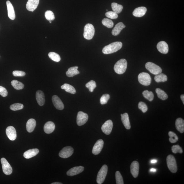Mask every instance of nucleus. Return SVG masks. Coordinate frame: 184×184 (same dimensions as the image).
<instances>
[{
    "instance_id": "1",
    "label": "nucleus",
    "mask_w": 184,
    "mask_h": 184,
    "mask_svg": "<svg viewBox=\"0 0 184 184\" xmlns=\"http://www.w3.org/2000/svg\"><path fill=\"white\" fill-rule=\"evenodd\" d=\"M122 43L120 42H115L106 46L102 50V52L105 54L116 52L122 47Z\"/></svg>"
},
{
    "instance_id": "2",
    "label": "nucleus",
    "mask_w": 184,
    "mask_h": 184,
    "mask_svg": "<svg viewBox=\"0 0 184 184\" xmlns=\"http://www.w3.org/2000/svg\"><path fill=\"white\" fill-rule=\"evenodd\" d=\"M127 61L124 59H120L115 65L114 70L116 73L119 74H124L127 70Z\"/></svg>"
},
{
    "instance_id": "3",
    "label": "nucleus",
    "mask_w": 184,
    "mask_h": 184,
    "mask_svg": "<svg viewBox=\"0 0 184 184\" xmlns=\"http://www.w3.org/2000/svg\"><path fill=\"white\" fill-rule=\"evenodd\" d=\"M95 29L92 24H87L85 26L84 32V37L86 39L90 40L92 39L94 36Z\"/></svg>"
},
{
    "instance_id": "4",
    "label": "nucleus",
    "mask_w": 184,
    "mask_h": 184,
    "mask_svg": "<svg viewBox=\"0 0 184 184\" xmlns=\"http://www.w3.org/2000/svg\"><path fill=\"white\" fill-rule=\"evenodd\" d=\"M166 162L168 168L171 172L174 173L177 172V165L175 158L173 155H168L167 157Z\"/></svg>"
},
{
    "instance_id": "5",
    "label": "nucleus",
    "mask_w": 184,
    "mask_h": 184,
    "mask_svg": "<svg viewBox=\"0 0 184 184\" xmlns=\"http://www.w3.org/2000/svg\"><path fill=\"white\" fill-rule=\"evenodd\" d=\"M138 78L139 83L144 86H149L151 83V77L148 73L142 72L139 74Z\"/></svg>"
},
{
    "instance_id": "6",
    "label": "nucleus",
    "mask_w": 184,
    "mask_h": 184,
    "mask_svg": "<svg viewBox=\"0 0 184 184\" xmlns=\"http://www.w3.org/2000/svg\"><path fill=\"white\" fill-rule=\"evenodd\" d=\"M108 172V167L106 165L102 166L98 172L96 178V182L98 184L103 183L105 180Z\"/></svg>"
},
{
    "instance_id": "7",
    "label": "nucleus",
    "mask_w": 184,
    "mask_h": 184,
    "mask_svg": "<svg viewBox=\"0 0 184 184\" xmlns=\"http://www.w3.org/2000/svg\"><path fill=\"white\" fill-rule=\"evenodd\" d=\"M145 67L150 73L154 75H158L162 72V70L159 66L152 62L147 63L145 65Z\"/></svg>"
},
{
    "instance_id": "8",
    "label": "nucleus",
    "mask_w": 184,
    "mask_h": 184,
    "mask_svg": "<svg viewBox=\"0 0 184 184\" xmlns=\"http://www.w3.org/2000/svg\"><path fill=\"white\" fill-rule=\"evenodd\" d=\"M74 149L71 146H67L62 149L59 153V156L62 158H67L73 154Z\"/></svg>"
},
{
    "instance_id": "9",
    "label": "nucleus",
    "mask_w": 184,
    "mask_h": 184,
    "mask_svg": "<svg viewBox=\"0 0 184 184\" xmlns=\"http://www.w3.org/2000/svg\"><path fill=\"white\" fill-rule=\"evenodd\" d=\"M1 162L3 173L7 175H10L12 174L13 171L12 168L6 159L5 158H2Z\"/></svg>"
},
{
    "instance_id": "10",
    "label": "nucleus",
    "mask_w": 184,
    "mask_h": 184,
    "mask_svg": "<svg viewBox=\"0 0 184 184\" xmlns=\"http://www.w3.org/2000/svg\"><path fill=\"white\" fill-rule=\"evenodd\" d=\"M88 115L86 113H84L83 111H79L78 113L77 118V125L79 126L84 125L88 121Z\"/></svg>"
},
{
    "instance_id": "11",
    "label": "nucleus",
    "mask_w": 184,
    "mask_h": 184,
    "mask_svg": "<svg viewBox=\"0 0 184 184\" xmlns=\"http://www.w3.org/2000/svg\"><path fill=\"white\" fill-rule=\"evenodd\" d=\"M113 128V123L111 120L107 121L102 126L101 129L102 132L105 134H110Z\"/></svg>"
},
{
    "instance_id": "12",
    "label": "nucleus",
    "mask_w": 184,
    "mask_h": 184,
    "mask_svg": "<svg viewBox=\"0 0 184 184\" xmlns=\"http://www.w3.org/2000/svg\"><path fill=\"white\" fill-rule=\"evenodd\" d=\"M104 141L101 139L98 140L94 144L92 150V153L94 155H98L100 153L103 147Z\"/></svg>"
},
{
    "instance_id": "13",
    "label": "nucleus",
    "mask_w": 184,
    "mask_h": 184,
    "mask_svg": "<svg viewBox=\"0 0 184 184\" xmlns=\"http://www.w3.org/2000/svg\"><path fill=\"white\" fill-rule=\"evenodd\" d=\"M52 100L56 108L59 110L64 109V104L58 96L54 95L52 98Z\"/></svg>"
},
{
    "instance_id": "14",
    "label": "nucleus",
    "mask_w": 184,
    "mask_h": 184,
    "mask_svg": "<svg viewBox=\"0 0 184 184\" xmlns=\"http://www.w3.org/2000/svg\"><path fill=\"white\" fill-rule=\"evenodd\" d=\"M39 1L40 0H29L26 5L27 10L30 12H33L38 7Z\"/></svg>"
},
{
    "instance_id": "15",
    "label": "nucleus",
    "mask_w": 184,
    "mask_h": 184,
    "mask_svg": "<svg viewBox=\"0 0 184 184\" xmlns=\"http://www.w3.org/2000/svg\"><path fill=\"white\" fill-rule=\"evenodd\" d=\"M6 133L7 137L11 141H14L16 138V130L12 126H9L7 128Z\"/></svg>"
},
{
    "instance_id": "16",
    "label": "nucleus",
    "mask_w": 184,
    "mask_h": 184,
    "mask_svg": "<svg viewBox=\"0 0 184 184\" xmlns=\"http://www.w3.org/2000/svg\"><path fill=\"white\" fill-rule=\"evenodd\" d=\"M84 168L82 166L74 167L70 169L67 172V175L69 176H73L81 173L84 170Z\"/></svg>"
},
{
    "instance_id": "17",
    "label": "nucleus",
    "mask_w": 184,
    "mask_h": 184,
    "mask_svg": "<svg viewBox=\"0 0 184 184\" xmlns=\"http://www.w3.org/2000/svg\"><path fill=\"white\" fill-rule=\"evenodd\" d=\"M139 164L138 162L134 161L132 162L131 165V172L134 178L138 176L139 172Z\"/></svg>"
},
{
    "instance_id": "18",
    "label": "nucleus",
    "mask_w": 184,
    "mask_h": 184,
    "mask_svg": "<svg viewBox=\"0 0 184 184\" xmlns=\"http://www.w3.org/2000/svg\"><path fill=\"white\" fill-rule=\"evenodd\" d=\"M157 48L158 51L161 53L166 54L168 53V46L166 42L161 41L158 43Z\"/></svg>"
},
{
    "instance_id": "19",
    "label": "nucleus",
    "mask_w": 184,
    "mask_h": 184,
    "mask_svg": "<svg viewBox=\"0 0 184 184\" xmlns=\"http://www.w3.org/2000/svg\"><path fill=\"white\" fill-rule=\"evenodd\" d=\"M6 4L9 18L11 20H14L16 18V14L14 7L12 3L9 1H7Z\"/></svg>"
},
{
    "instance_id": "20",
    "label": "nucleus",
    "mask_w": 184,
    "mask_h": 184,
    "mask_svg": "<svg viewBox=\"0 0 184 184\" xmlns=\"http://www.w3.org/2000/svg\"><path fill=\"white\" fill-rule=\"evenodd\" d=\"M36 99L38 105L42 106L44 105L45 102V96L42 91H37L36 93Z\"/></svg>"
},
{
    "instance_id": "21",
    "label": "nucleus",
    "mask_w": 184,
    "mask_h": 184,
    "mask_svg": "<svg viewBox=\"0 0 184 184\" xmlns=\"http://www.w3.org/2000/svg\"><path fill=\"white\" fill-rule=\"evenodd\" d=\"M147 9L144 7H139L136 8L133 12V15L137 17H141L145 14Z\"/></svg>"
},
{
    "instance_id": "22",
    "label": "nucleus",
    "mask_w": 184,
    "mask_h": 184,
    "mask_svg": "<svg viewBox=\"0 0 184 184\" xmlns=\"http://www.w3.org/2000/svg\"><path fill=\"white\" fill-rule=\"evenodd\" d=\"M39 150L38 149L35 148L27 150L24 153V157L25 158L29 159L36 156L39 153Z\"/></svg>"
},
{
    "instance_id": "23",
    "label": "nucleus",
    "mask_w": 184,
    "mask_h": 184,
    "mask_svg": "<svg viewBox=\"0 0 184 184\" xmlns=\"http://www.w3.org/2000/svg\"><path fill=\"white\" fill-rule=\"evenodd\" d=\"M121 119L123 124L126 129L129 130L131 128V124L130 123L129 115L128 113H125L124 114H121Z\"/></svg>"
},
{
    "instance_id": "24",
    "label": "nucleus",
    "mask_w": 184,
    "mask_h": 184,
    "mask_svg": "<svg viewBox=\"0 0 184 184\" xmlns=\"http://www.w3.org/2000/svg\"><path fill=\"white\" fill-rule=\"evenodd\" d=\"M55 128V126L54 123L52 122H48L44 125V131L46 134L51 133L54 130Z\"/></svg>"
},
{
    "instance_id": "25",
    "label": "nucleus",
    "mask_w": 184,
    "mask_h": 184,
    "mask_svg": "<svg viewBox=\"0 0 184 184\" xmlns=\"http://www.w3.org/2000/svg\"><path fill=\"white\" fill-rule=\"evenodd\" d=\"M126 26L122 22H120L115 25L114 29H113L111 33L114 36H117L122 30Z\"/></svg>"
},
{
    "instance_id": "26",
    "label": "nucleus",
    "mask_w": 184,
    "mask_h": 184,
    "mask_svg": "<svg viewBox=\"0 0 184 184\" xmlns=\"http://www.w3.org/2000/svg\"><path fill=\"white\" fill-rule=\"evenodd\" d=\"M36 125V122L34 119H29L26 125L27 131L29 133L32 132L34 130Z\"/></svg>"
},
{
    "instance_id": "27",
    "label": "nucleus",
    "mask_w": 184,
    "mask_h": 184,
    "mask_svg": "<svg viewBox=\"0 0 184 184\" xmlns=\"http://www.w3.org/2000/svg\"><path fill=\"white\" fill-rule=\"evenodd\" d=\"M177 130L180 133H183L184 132V121L181 118L177 119L175 123Z\"/></svg>"
},
{
    "instance_id": "28",
    "label": "nucleus",
    "mask_w": 184,
    "mask_h": 184,
    "mask_svg": "<svg viewBox=\"0 0 184 184\" xmlns=\"http://www.w3.org/2000/svg\"><path fill=\"white\" fill-rule=\"evenodd\" d=\"M78 67L75 66L70 68L66 72V75L69 77H72L74 76L79 74V72L78 70Z\"/></svg>"
},
{
    "instance_id": "29",
    "label": "nucleus",
    "mask_w": 184,
    "mask_h": 184,
    "mask_svg": "<svg viewBox=\"0 0 184 184\" xmlns=\"http://www.w3.org/2000/svg\"><path fill=\"white\" fill-rule=\"evenodd\" d=\"M61 88L62 90H64L67 92L70 93V94H74L76 93V91L75 88L72 85L68 84H65L61 86Z\"/></svg>"
},
{
    "instance_id": "30",
    "label": "nucleus",
    "mask_w": 184,
    "mask_h": 184,
    "mask_svg": "<svg viewBox=\"0 0 184 184\" xmlns=\"http://www.w3.org/2000/svg\"><path fill=\"white\" fill-rule=\"evenodd\" d=\"M111 8H112L113 12L117 14H120L121 12L123 7L122 5H119L116 3H111Z\"/></svg>"
},
{
    "instance_id": "31",
    "label": "nucleus",
    "mask_w": 184,
    "mask_h": 184,
    "mask_svg": "<svg viewBox=\"0 0 184 184\" xmlns=\"http://www.w3.org/2000/svg\"><path fill=\"white\" fill-rule=\"evenodd\" d=\"M155 81L157 83L165 82L168 80V77L166 75L163 73H160L156 75L155 77Z\"/></svg>"
},
{
    "instance_id": "32",
    "label": "nucleus",
    "mask_w": 184,
    "mask_h": 184,
    "mask_svg": "<svg viewBox=\"0 0 184 184\" xmlns=\"http://www.w3.org/2000/svg\"><path fill=\"white\" fill-rule=\"evenodd\" d=\"M155 92L157 94L158 97L161 100H165L168 98V95L164 91L160 88L156 89Z\"/></svg>"
},
{
    "instance_id": "33",
    "label": "nucleus",
    "mask_w": 184,
    "mask_h": 184,
    "mask_svg": "<svg viewBox=\"0 0 184 184\" xmlns=\"http://www.w3.org/2000/svg\"><path fill=\"white\" fill-rule=\"evenodd\" d=\"M11 84L16 90H21L24 87V85L20 82L14 80L11 82Z\"/></svg>"
},
{
    "instance_id": "34",
    "label": "nucleus",
    "mask_w": 184,
    "mask_h": 184,
    "mask_svg": "<svg viewBox=\"0 0 184 184\" xmlns=\"http://www.w3.org/2000/svg\"><path fill=\"white\" fill-rule=\"evenodd\" d=\"M143 96L149 101H152L153 100L154 96L152 92H149L147 90H145L143 92Z\"/></svg>"
},
{
    "instance_id": "35",
    "label": "nucleus",
    "mask_w": 184,
    "mask_h": 184,
    "mask_svg": "<svg viewBox=\"0 0 184 184\" xmlns=\"http://www.w3.org/2000/svg\"><path fill=\"white\" fill-rule=\"evenodd\" d=\"M49 56L50 58L55 62H59L61 60L60 57L58 54L56 53L51 52L49 53Z\"/></svg>"
},
{
    "instance_id": "36",
    "label": "nucleus",
    "mask_w": 184,
    "mask_h": 184,
    "mask_svg": "<svg viewBox=\"0 0 184 184\" xmlns=\"http://www.w3.org/2000/svg\"><path fill=\"white\" fill-rule=\"evenodd\" d=\"M168 135L170 136L169 141L172 143H175L178 141V137L176 134L172 131H170L168 132Z\"/></svg>"
},
{
    "instance_id": "37",
    "label": "nucleus",
    "mask_w": 184,
    "mask_h": 184,
    "mask_svg": "<svg viewBox=\"0 0 184 184\" xmlns=\"http://www.w3.org/2000/svg\"><path fill=\"white\" fill-rule=\"evenodd\" d=\"M102 23L108 28H111L114 26V23L112 20L107 18H104L102 20Z\"/></svg>"
},
{
    "instance_id": "38",
    "label": "nucleus",
    "mask_w": 184,
    "mask_h": 184,
    "mask_svg": "<svg viewBox=\"0 0 184 184\" xmlns=\"http://www.w3.org/2000/svg\"><path fill=\"white\" fill-rule=\"evenodd\" d=\"M96 82L93 80L88 82L86 85V87L89 89V90L91 92H93L94 89L96 88Z\"/></svg>"
},
{
    "instance_id": "39",
    "label": "nucleus",
    "mask_w": 184,
    "mask_h": 184,
    "mask_svg": "<svg viewBox=\"0 0 184 184\" xmlns=\"http://www.w3.org/2000/svg\"><path fill=\"white\" fill-rule=\"evenodd\" d=\"M24 108V105L22 104L16 103L13 104L10 106V108L12 111H16L20 110Z\"/></svg>"
},
{
    "instance_id": "40",
    "label": "nucleus",
    "mask_w": 184,
    "mask_h": 184,
    "mask_svg": "<svg viewBox=\"0 0 184 184\" xmlns=\"http://www.w3.org/2000/svg\"><path fill=\"white\" fill-rule=\"evenodd\" d=\"M45 17L48 20H53L55 19V16L53 12L51 11H46L45 14Z\"/></svg>"
},
{
    "instance_id": "41",
    "label": "nucleus",
    "mask_w": 184,
    "mask_h": 184,
    "mask_svg": "<svg viewBox=\"0 0 184 184\" xmlns=\"http://www.w3.org/2000/svg\"><path fill=\"white\" fill-rule=\"evenodd\" d=\"M116 184H124V182L122 176L119 172L117 171L115 174Z\"/></svg>"
},
{
    "instance_id": "42",
    "label": "nucleus",
    "mask_w": 184,
    "mask_h": 184,
    "mask_svg": "<svg viewBox=\"0 0 184 184\" xmlns=\"http://www.w3.org/2000/svg\"><path fill=\"white\" fill-rule=\"evenodd\" d=\"M110 98V96L107 94H103L100 99V103L102 105L107 104Z\"/></svg>"
},
{
    "instance_id": "43",
    "label": "nucleus",
    "mask_w": 184,
    "mask_h": 184,
    "mask_svg": "<svg viewBox=\"0 0 184 184\" xmlns=\"http://www.w3.org/2000/svg\"><path fill=\"white\" fill-rule=\"evenodd\" d=\"M172 152L174 153H182L183 152V149L179 145L173 146L172 147Z\"/></svg>"
},
{
    "instance_id": "44",
    "label": "nucleus",
    "mask_w": 184,
    "mask_h": 184,
    "mask_svg": "<svg viewBox=\"0 0 184 184\" xmlns=\"http://www.w3.org/2000/svg\"><path fill=\"white\" fill-rule=\"evenodd\" d=\"M138 107L139 109L142 111L143 113H146L148 110L147 105L143 102H139L138 104Z\"/></svg>"
},
{
    "instance_id": "45",
    "label": "nucleus",
    "mask_w": 184,
    "mask_h": 184,
    "mask_svg": "<svg viewBox=\"0 0 184 184\" xmlns=\"http://www.w3.org/2000/svg\"><path fill=\"white\" fill-rule=\"evenodd\" d=\"M105 16L107 17L112 19H115L118 18V14L113 12H109L106 13Z\"/></svg>"
},
{
    "instance_id": "46",
    "label": "nucleus",
    "mask_w": 184,
    "mask_h": 184,
    "mask_svg": "<svg viewBox=\"0 0 184 184\" xmlns=\"http://www.w3.org/2000/svg\"><path fill=\"white\" fill-rule=\"evenodd\" d=\"M13 75L14 77H24L26 75L25 72L21 71H14L12 72Z\"/></svg>"
},
{
    "instance_id": "47",
    "label": "nucleus",
    "mask_w": 184,
    "mask_h": 184,
    "mask_svg": "<svg viewBox=\"0 0 184 184\" xmlns=\"http://www.w3.org/2000/svg\"><path fill=\"white\" fill-rule=\"evenodd\" d=\"M8 92L5 87L0 86V95L3 97H6L8 95Z\"/></svg>"
},
{
    "instance_id": "48",
    "label": "nucleus",
    "mask_w": 184,
    "mask_h": 184,
    "mask_svg": "<svg viewBox=\"0 0 184 184\" xmlns=\"http://www.w3.org/2000/svg\"><path fill=\"white\" fill-rule=\"evenodd\" d=\"M180 98L183 102V105H184V94H182L181 96H180Z\"/></svg>"
},
{
    "instance_id": "49",
    "label": "nucleus",
    "mask_w": 184,
    "mask_h": 184,
    "mask_svg": "<svg viewBox=\"0 0 184 184\" xmlns=\"http://www.w3.org/2000/svg\"><path fill=\"white\" fill-rule=\"evenodd\" d=\"M157 162V160H155V159L152 160L151 161V163H156Z\"/></svg>"
},
{
    "instance_id": "50",
    "label": "nucleus",
    "mask_w": 184,
    "mask_h": 184,
    "mask_svg": "<svg viewBox=\"0 0 184 184\" xmlns=\"http://www.w3.org/2000/svg\"><path fill=\"white\" fill-rule=\"evenodd\" d=\"M150 172H155L156 171V170L155 169L152 168L150 169Z\"/></svg>"
},
{
    "instance_id": "51",
    "label": "nucleus",
    "mask_w": 184,
    "mask_h": 184,
    "mask_svg": "<svg viewBox=\"0 0 184 184\" xmlns=\"http://www.w3.org/2000/svg\"><path fill=\"white\" fill-rule=\"evenodd\" d=\"M62 183H59V182H55V183H52L51 184H62Z\"/></svg>"
},
{
    "instance_id": "52",
    "label": "nucleus",
    "mask_w": 184,
    "mask_h": 184,
    "mask_svg": "<svg viewBox=\"0 0 184 184\" xmlns=\"http://www.w3.org/2000/svg\"><path fill=\"white\" fill-rule=\"evenodd\" d=\"M49 21L50 23H52V20H49Z\"/></svg>"
},
{
    "instance_id": "53",
    "label": "nucleus",
    "mask_w": 184,
    "mask_h": 184,
    "mask_svg": "<svg viewBox=\"0 0 184 184\" xmlns=\"http://www.w3.org/2000/svg\"><path fill=\"white\" fill-rule=\"evenodd\" d=\"M107 10V11H108V10H107H107Z\"/></svg>"
}]
</instances>
